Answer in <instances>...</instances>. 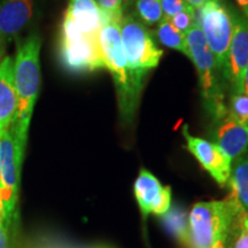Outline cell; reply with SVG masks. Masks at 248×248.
I'll return each instance as SVG.
<instances>
[{"label":"cell","mask_w":248,"mask_h":248,"mask_svg":"<svg viewBox=\"0 0 248 248\" xmlns=\"http://www.w3.org/2000/svg\"><path fill=\"white\" fill-rule=\"evenodd\" d=\"M214 248H229L228 243H218Z\"/></svg>","instance_id":"1f68e13d"},{"label":"cell","mask_w":248,"mask_h":248,"mask_svg":"<svg viewBox=\"0 0 248 248\" xmlns=\"http://www.w3.org/2000/svg\"><path fill=\"white\" fill-rule=\"evenodd\" d=\"M226 111L232 119L248 125V95L246 93H228Z\"/></svg>","instance_id":"ffe728a7"},{"label":"cell","mask_w":248,"mask_h":248,"mask_svg":"<svg viewBox=\"0 0 248 248\" xmlns=\"http://www.w3.org/2000/svg\"><path fill=\"white\" fill-rule=\"evenodd\" d=\"M162 223L166 229L171 233L181 244L188 248L190 246V225H188V215L184 209L173 207L164 214Z\"/></svg>","instance_id":"e0dca14e"},{"label":"cell","mask_w":248,"mask_h":248,"mask_svg":"<svg viewBox=\"0 0 248 248\" xmlns=\"http://www.w3.org/2000/svg\"><path fill=\"white\" fill-rule=\"evenodd\" d=\"M233 248H248V214L240 215L239 232Z\"/></svg>","instance_id":"cb8c5ba5"},{"label":"cell","mask_w":248,"mask_h":248,"mask_svg":"<svg viewBox=\"0 0 248 248\" xmlns=\"http://www.w3.org/2000/svg\"><path fill=\"white\" fill-rule=\"evenodd\" d=\"M136 200L144 221L150 214L163 216L171 207V188L163 186L153 173L141 169L133 185Z\"/></svg>","instance_id":"7c38bea8"},{"label":"cell","mask_w":248,"mask_h":248,"mask_svg":"<svg viewBox=\"0 0 248 248\" xmlns=\"http://www.w3.org/2000/svg\"><path fill=\"white\" fill-rule=\"evenodd\" d=\"M188 2L186 0H161V7L164 20H170L176 14L181 13L188 7Z\"/></svg>","instance_id":"603a6c76"},{"label":"cell","mask_w":248,"mask_h":248,"mask_svg":"<svg viewBox=\"0 0 248 248\" xmlns=\"http://www.w3.org/2000/svg\"><path fill=\"white\" fill-rule=\"evenodd\" d=\"M135 14L146 26L159 24L163 20L161 0H136Z\"/></svg>","instance_id":"d6986e66"},{"label":"cell","mask_w":248,"mask_h":248,"mask_svg":"<svg viewBox=\"0 0 248 248\" xmlns=\"http://www.w3.org/2000/svg\"><path fill=\"white\" fill-rule=\"evenodd\" d=\"M248 63V18L233 11V33L223 76L228 84L229 93L243 92L244 74Z\"/></svg>","instance_id":"9c48e42d"},{"label":"cell","mask_w":248,"mask_h":248,"mask_svg":"<svg viewBox=\"0 0 248 248\" xmlns=\"http://www.w3.org/2000/svg\"><path fill=\"white\" fill-rule=\"evenodd\" d=\"M234 1L237 2L238 6H239L244 16H246L248 18V0H234Z\"/></svg>","instance_id":"484cf974"},{"label":"cell","mask_w":248,"mask_h":248,"mask_svg":"<svg viewBox=\"0 0 248 248\" xmlns=\"http://www.w3.org/2000/svg\"><path fill=\"white\" fill-rule=\"evenodd\" d=\"M17 97L14 83V58L6 55L0 63V136L16 115Z\"/></svg>","instance_id":"5bb4252c"},{"label":"cell","mask_w":248,"mask_h":248,"mask_svg":"<svg viewBox=\"0 0 248 248\" xmlns=\"http://www.w3.org/2000/svg\"><path fill=\"white\" fill-rule=\"evenodd\" d=\"M243 93H246L248 95V63L244 74V79H243Z\"/></svg>","instance_id":"83f0119b"},{"label":"cell","mask_w":248,"mask_h":248,"mask_svg":"<svg viewBox=\"0 0 248 248\" xmlns=\"http://www.w3.org/2000/svg\"><path fill=\"white\" fill-rule=\"evenodd\" d=\"M99 44L105 69L113 77L116 90L120 120L124 126L131 125L140 101L142 88L148 73H137L129 68L120 36V23L102 20Z\"/></svg>","instance_id":"6da1fadb"},{"label":"cell","mask_w":248,"mask_h":248,"mask_svg":"<svg viewBox=\"0 0 248 248\" xmlns=\"http://www.w3.org/2000/svg\"><path fill=\"white\" fill-rule=\"evenodd\" d=\"M64 13L83 33L99 35L102 26V14L95 0H68Z\"/></svg>","instance_id":"9a60e30c"},{"label":"cell","mask_w":248,"mask_h":248,"mask_svg":"<svg viewBox=\"0 0 248 248\" xmlns=\"http://www.w3.org/2000/svg\"><path fill=\"white\" fill-rule=\"evenodd\" d=\"M198 22L223 73L233 33V11L226 7L223 0H209L199 8Z\"/></svg>","instance_id":"ba28073f"},{"label":"cell","mask_w":248,"mask_h":248,"mask_svg":"<svg viewBox=\"0 0 248 248\" xmlns=\"http://www.w3.org/2000/svg\"><path fill=\"white\" fill-rule=\"evenodd\" d=\"M183 137L186 141V148L193 155L201 167L212 176L219 186H226L230 178L232 161L213 141L194 137L190 133L187 125L182 129Z\"/></svg>","instance_id":"30bf717a"},{"label":"cell","mask_w":248,"mask_h":248,"mask_svg":"<svg viewBox=\"0 0 248 248\" xmlns=\"http://www.w3.org/2000/svg\"><path fill=\"white\" fill-rule=\"evenodd\" d=\"M156 38L161 44L167 46V47L175 49V51L181 52L182 54L188 58V48L186 45L185 33L176 29L175 27L170 23L169 20H163L157 24L156 31H155Z\"/></svg>","instance_id":"ac0fdd59"},{"label":"cell","mask_w":248,"mask_h":248,"mask_svg":"<svg viewBox=\"0 0 248 248\" xmlns=\"http://www.w3.org/2000/svg\"><path fill=\"white\" fill-rule=\"evenodd\" d=\"M135 1H136V0H123L124 11H125V9H129L130 7H131V6L135 5Z\"/></svg>","instance_id":"f546056e"},{"label":"cell","mask_w":248,"mask_h":248,"mask_svg":"<svg viewBox=\"0 0 248 248\" xmlns=\"http://www.w3.org/2000/svg\"><path fill=\"white\" fill-rule=\"evenodd\" d=\"M100 8L102 20H111L121 23L124 16L123 0H95Z\"/></svg>","instance_id":"44dd1931"},{"label":"cell","mask_w":248,"mask_h":248,"mask_svg":"<svg viewBox=\"0 0 248 248\" xmlns=\"http://www.w3.org/2000/svg\"><path fill=\"white\" fill-rule=\"evenodd\" d=\"M121 42L128 66L137 73H150L160 64L163 51L145 23L136 14L124 15L120 23Z\"/></svg>","instance_id":"8992f818"},{"label":"cell","mask_w":248,"mask_h":248,"mask_svg":"<svg viewBox=\"0 0 248 248\" xmlns=\"http://www.w3.org/2000/svg\"><path fill=\"white\" fill-rule=\"evenodd\" d=\"M58 57L61 67L73 75L105 69L99 35H85L64 13L59 33Z\"/></svg>","instance_id":"5b68a950"},{"label":"cell","mask_w":248,"mask_h":248,"mask_svg":"<svg viewBox=\"0 0 248 248\" xmlns=\"http://www.w3.org/2000/svg\"><path fill=\"white\" fill-rule=\"evenodd\" d=\"M6 46H7V44H6V43H4L1 39H0V63H1V61L4 60V58L6 57V55H5Z\"/></svg>","instance_id":"f1b7e54d"},{"label":"cell","mask_w":248,"mask_h":248,"mask_svg":"<svg viewBox=\"0 0 248 248\" xmlns=\"http://www.w3.org/2000/svg\"><path fill=\"white\" fill-rule=\"evenodd\" d=\"M170 23L172 24L176 29L182 31L183 33L187 32L188 30L192 29V27L197 23V17H195V9L191 6L182 11L181 13L176 14L175 16L170 18Z\"/></svg>","instance_id":"7402d4cb"},{"label":"cell","mask_w":248,"mask_h":248,"mask_svg":"<svg viewBox=\"0 0 248 248\" xmlns=\"http://www.w3.org/2000/svg\"><path fill=\"white\" fill-rule=\"evenodd\" d=\"M8 226L0 221V248H8Z\"/></svg>","instance_id":"d4e9b609"},{"label":"cell","mask_w":248,"mask_h":248,"mask_svg":"<svg viewBox=\"0 0 248 248\" xmlns=\"http://www.w3.org/2000/svg\"><path fill=\"white\" fill-rule=\"evenodd\" d=\"M185 37L188 48V59L193 62L198 73L204 109L212 117L213 122H215L228 114V84L215 57L207 45L198 21L192 29L186 32Z\"/></svg>","instance_id":"277c9868"},{"label":"cell","mask_w":248,"mask_h":248,"mask_svg":"<svg viewBox=\"0 0 248 248\" xmlns=\"http://www.w3.org/2000/svg\"><path fill=\"white\" fill-rule=\"evenodd\" d=\"M241 214L231 194L223 200L195 203L188 214V248H214L218 243H228L230 237H237Z\"/></svg>","instance_id":"3957f363"},{"label":"cell","mask_w":248,"mask_h":248,"mask_svg":"<svg viewBox=\"0 0 248 248\" xmlns=\"http://www.w3.org/2000/svg\"><path fill=\"white\" fill-rule=\"evenodd\" d=\"M39 0H0V39L8 44L35 22Z\"/></svg>","instance_id":"8fae6325"},{"label":"cell","mask_w":248,"mask_h":248,"mask_svg":"<svg viewBox=\"0 0 248 248\" xmlns=\"http://www.w3.org/2000/svg\"><path fill=\"white\" fill-rule=\"evenodd\" d=\"M26 145L22 144L13 126L0 136V199L4 208V223L11 225L17 202L21 166Z\"/></svg>","instance_id":"52a82bcc"},{"label":"cell","mask_w":248,"mask_h":248,"mask_svg":"<svg viewBox=\"0 0 248 248\" xmlns=\"http://www.w3.org/2000/svg\"><path fill=\"white\" fill-rule=\"evenodd\" d=\"M243 214H248V152L232 162L228 184Z\"/></svg>","instance_id":"2e32d148"},{"label":"cell","mask_w":248,"mask_h":248,"mask_svg":"<svg viewBox=\"0 0 248 248\" xmlns=\"http://www.w3.org/2000/svg\"><path fill=\"white\" fill-rule=\"evenodd\" d=\"M212 141L233 162L248 152V125L240 123L228 114L215 121Z\"/></svg>","instance_id":"4fadbf2b"},{"label":"cell","mask_w":248,"mask_h":248,"mask_svg":"<svg viewBox=\"0 0 248 248\" xmlns=\"http://www.w3.org/2000/svg\"><path fill=\"white\" fill-rule=\"evenodd\" d=\"M0 221H4V208H2L1 199H0Z\"/></svg>","instance_id":"4dcf8cb0"},{"label":"cell","mask_w":248,"mask_h":248,"mask_svg":"<svg viewBox=\"0 0 248 248\" xmlns=\"http://www.w3.org/2000/svg\"><path fill=\"white\" fill-rule=\"evenodd\" d=\"M14 58V83L17 97L16 115L12 123L15 132L27 146L31 117L40 89V48L42 38L32 31L24 38L16 39Z\"/></svg>","instance_id":"7a4b0ae2"},{"label":"cell","mask_w":248,"mask_h":248,"mask_svg":"<svg viewBox=\"0 0 248 248\" xmlns=\"http://www.w3.org/2000/svg\"><path fill=\"white\" fill-rule=\"evenodd\" d=\"M186 1L188 2L191 7H193L194 9H199L201 6H203L209 0H186Z\"/></svg>","instance_id":"4316f807"}]
</instances>
